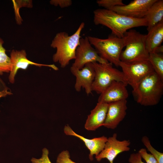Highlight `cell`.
<instances>
[{"mask_svg": "<svg viewBox=\"0 0 163 163\" xmlns=\"http://www.w3.org/2000/svg\"><path fill=\"white\" fill-rule=\"evenodd\" d=\"M128 161L130 163H146L142 161V158L138 152L131 154Z\"/></svg>", "mask_w": 163, "mask_h": 163, "instance_id": "27", "label": "cell"}, {"mask_svg": "<svg viewBox=\"0 0 163 163\" xmlns=\"http://www.w3.org/2000/svg\"><path fill=\"white\" fill-rule=\"evenodd\" d=\"M3 40L0 37V75L3 72H10L12 67L10 58L6 54L3 46Z\"/></svg>", "mask_w": 163, "mask_h": 163, "instance_id": "20", "label": "cell"}, {"mask_svg": "<svg viewBox=\"0 0 163 163\" xmlns=\"http://www.w3.org/2000/svg\"><path fill=\"white\" fill-rule=\"evenodd\" d=\"M127 103L126 100H124L108 104L107 115L103 126L111 129L116 128L126 116Z\"/></svg>", "mask_w": 163, "mask_h": 163, "instance_id": "13", "label": "cell"}, {"mask_svg": "<svg viewBox=\"0 0 163 163\" xmlns=\"http://www.w3.org/2000/svg\"><path fill=\"white\" fill-rule=\"evenodd\" d=\"M148 32L145 39V48L149 53H155L163 40V20Z\"/></svg>", "mask_w": 163, "mask_h": 163, "instance_id": "17", "label": "cell"}, {"mask_svg": "<svg viewBox=\"0 0 163 163\" xmlns=\"http://www.w3.org/2000/svg\"><path fill=\"white\" fill-rule=\"evenodd\" d=\"M50 4L61 8H64L70 6L72 4L71 0H51L50 1Z\"/></svg>", "mask_w": 163, "mask_h": 163, "instance_id": "26", "label": "cell"}, {"mask_svg": "<svg viewBox=\"0 0 163 163\" xmlns=\"http://www.w3.org/2000/svg\"><path fill=\"white\" fill-rule=\"evenodd\" d=\"M148 60L152 65L155 72L163 80V56L161 53H149Z\"/></svg>", "mask_w": 163, "mask_h": 163, "instance_id": "19", "label": "cell"}, {"mask_svg": "<svg viewBox=\"0 0 163 163\" xmlns=\"http://www.w3.org/2000/svg\"><path fill=\"white\" fill-rule=\"evenodd\" d=\"M56 163H77L72 161L70 158L69 152L67 150H63L58 155Z\"/></svg>", "mask_w": 163, "mask_h": 163, "instance_id": "23", "label": "cell"}, {"mask_svg": "<svg viewBox=\"0 0 163 163\" xmlns=\"http://www.w3.org/2000/svg\"><path fill=\"white\" fill-rule=\"evenodd\" d=\"M108 104L98 102L88 116L85 127L88 130L94 131L103 126L105 121Z\"/></svg>", "mask_w": 163, "mask_h": 163, "instance_id": "16", "label": "cell"}, {"mask_svg": "<svg viewBox=\"0 0 163 163\" xmlns=\"http://www.w3.org/2000/svg\"><path fill=\"white\" fill-rule=\"evenodd\" d=\"M12 94L11 91H9V89L7 87H5L4 89L2 90H0V98Z\"/></svg>", "mask_w": 163, "mask_h": 163, "instance_id": "28", "label": "cell"}, {"mask_svg": "<svg viewBox=\"0 0 163 163\" xmlns=\"http://www.w3.org/2000/svg\"><path fill=\"white\" fill-rule=\"evenodd\" d=\"M148 31L163 20V0H157L150 7L144 18Z\"/></svg>", "mask_w": 163, "mask_h": 163, "instance_id": "18", "label": "cell"}, {"mask_svg": "<svg viewBox=\"0 0 163 163\" xmlns=\"http://www.w3.org/2000/svg\"><path fill=\"white\" fill-rule=\"evenodd\" d=\"M97 62L105 63L108 62L102 58L92 47L88 37L81 38L75 52V58L72 66L78 69H82L88 63Z\"/></svg>", "mask_w": 163, "mask_h": 163, "instance_id": "8", "label": "cell"}, {"mask_svg": "<svg viewBox=\"0 0 163 163\" xmlns=\"http://www.w3.org/2000/svg\"><path fill=\"white\" fill-rule=\"evenodd\" d=\"M94 22L96 25H102L110 28L112 34L123 38L128 30L132 28L146 26L144 18H136L118 14L105 9H97L94 11Z\"/></svg>", "mask_w": 163, "mask_h": 163, "instance_id": "1", "label": "cell"}, {"mask_svg": "<svg viewBox=\"0 0 163 163\" xmlns=\"http://www.w3.org/2000/svg\"><path fill=\"white\" fill-rule=\"evenodd\" d=\"M64 131L66 135L76 137L84 142L89 150V157L91 161L93 160L94 155L97 156L102 151L107 139V138L104 136L91 139L86 138L76 133L68 125L65 126Z\"/></svg>", "mask_w": 163, "mask_h": 163, "instance_id": "15", "label": "cell"}, {"mask_svg": "<svg viewBox=\"0 0 163 163\" xmlns=\"http://www.w3.org/2000/svg\"><path fill=\"white\" fill-rule=\"evenodd\" d=\"M130 142L129 140L120 141L117 139V134L114 133L112 136L107 138L102 151L95 158L99 162L103 159L106 158L110 163H113L115 158L119 154L130 150Z\"/></svg>", "mask_w": 163, "mask_h": 163, "instance_id": "9", "label": "cell"}, {"mask_svg": "<svg viewBox=\"0 0 163 163\" xmlns=\"http://www.w3.org/2000/svg\"><path fill=\"white\" fill-rule=\"evenodd\" d=\"M84 26L85 23L82 22L73 34L69 36L65 32H59L52 40L50 46L56 49L53 60L59 63L61 67L65 68L72 60L75 59L76 49L79 45L81 33Z\"/></svg>", "mask_w": 163, "mask_h": 163, "instance_id": "2", "label": "cell"}, {"mask_svg": "<svg viewBox=\"0 0 163 163\" xmlns=\"http://www.w3.org/2000/svg\"><path fill=\"white\" fill-rule=\"evenodd\" d=\"M88 37L90 43L102 58L117 67L119 66L120 55L125 46L123 37L119 38L112 34L105 39Z\"/></svg>", "mask_w": 163, "mask_h": 163, "instance_id": "5", "label": "cell"}, {"mask_svg": "<svg viewBox=\"0 0 163 163\" xmlns=\"http://www.w3.org/2000/svg\"><path fill=\"white\" fill-rule=\"evenodd\" d=\"M138 152L141 156L142 158L144 159L146 163H158L155 158L151 154L147 152L146 149H141Z\"/></svg>", "mask_w": 163, "mask_h": 163, "instance_id": "25", "label": "cell"}, {"mask_svg": "<svg viewBox=\"0 0 163 163\" xmlns=\"http://www.w3.org/2000/svg\"><path fill=\"white\" fill-rule=\"evenodd\" d=\"M92 64L95 72L92 87V91L101 94L115 81L122 82L127 85L122 72L113 68L111 63L94 62Z\"/></svg>", "mask_w": 163, "mask_h": 163, "instance_id": "6", "label": "cell"}, {"mask_svg": "<svg viewBox=\"0 0 163 163\" xmlns=\"http://www.w3.org/2000/svg\"><path fill=\"white\" fill-rule=\"evenodd\" d=\"M49 151L46 148L42 149L41 157L39 158H32L31 159L32 163H52L49 157Z\"/></svg>", "mask_w": 163, "mask_h": 163, "instance_id": "24", "label": "cell"}, {"mask_svg": "<svg viewBox=\"0 0 163 163\" xmlns=\"http://www.w3.org/2000/svg\"><path fill=\"white\" fill-rule=\"evenodd\" d=\"M126 86L121 82H113L100 94L98 102L109 104L126 100L128 96Z\"/></svg>", "mask_w": 163, "mask_h": 163, "instance_id": "14", "label": "cell"}, {"mask_svg": "<svg viewBox=\"0 0 163 163\" xmlns=\"http://www.w3.org/2000/svg\"><path fill=\"white\" fill-rule=\"evenodd\" d=\"M119 66L122 68L125 83L130 85L133 90L145 77L154 71L148 60L130 63L120 61Z\"/></svg>", "mask_w": 163, "mask_h": 163, "instance_id": "7", "label": "cell"}, {"mask_svg": "<svg viewBox=\"0 0 163 163\" xmlns=\"http://www.w3.org/2000/svg\"><path fill=\"white\" fill-rule=\"evenodd\" d=\"M146 34H142L134 30H130L125 34L126 48L121 52L120 61L133 63L148 60L149 53L145 47Z\"/></svg>", "mask_w": 163, "mask_h": 163, "instance_id": "4", "label": "cell"}, {"mask_svg": "<svg viewBox=\"0 0 163 163\" xmlns=\"http://www.w3.org/2000/svg\"><path fill=\"white\" fill-rule=\"evenodd\" d=\"M70 70L72 73L76 78L74 86L76 91H80L82 88L85 89L88 95L91 93L92 91V85L95 77L94 70L92 63L86 64L80 69L72 66Z\"/></svg>", "mask_w": 163, "mask_h": 163, "instance_id": "12", "label": "cell"}, {"mask_svg": "<svg viewBox=\"0 0 163 163\" xmlns=\"http://www.w3.org/2000/svg\"><path fill=\"white\" fill-rule=\"evenodd\" d=\"M96 2L99 6L103 7L104 9L108 10H110L116 6L125 5L122 0H98Z\"/></svg>", "mask_w": 163, "mask_h": 163, "instance_id": "22", "label": "cell"}, {"mask_svg": "<svg viewBox=\"0 0 163 163\" xmlns=\"http://www.w3.org/2000/svg\"><path fill=\"white\" fill-rule=\"evenodd\" d=\"M163 93V80L155 71L145 77L133 91L137 103L145 106L158 104Z\"/></svg>", "mask_w": 163, "mask_h": 163, "instance_id": "3", "label": "cell"}, {"mask_svg": "<svg viewBox=\"0 0 163 163\" xmlns=\"http://www.w3.org/2000/svg\"><path fill=\"white\" fill-rule=\"evenodd\" d=\"M163 52V45H161L158 47L155 50V53H161Z\"/></svg>", "mask_w": 163, "mask_h": 163, "instance_id": "29", "label": "cell"}, {"mask_svg": "<svg viewBox=\"0 0 163 163\" xmlns=\"http://www.w3.org/2000/svg\"><path fill=\"white\" fill-rule=\"evenodd\" d=\"M141 141L146 148L147 151L150 153L156 159L158 163H163V153L157 151L151 145L149 138L146 136H143Z\"/></svg>", "mask_w": 163, "mask_h": 163, "instance_id": "21", "label": "cell"}, {"mask_svg": "<svg viewBox=\"0 0 163 163\" xmlns=\"http://www.w3.org/2000/svg\"><path fill=\"white\" fill-rule=\"evenodd\" d=\"M157 0H134L127 5L117 6L110 10L125 16L136 18H144Z\"/></svg>", "mask_w": 163, "mask_h": 163, "instance_id": "10", "label": "cell"}, {"mask_svg": "<svg viewBox=\"0 0 163 163\" xmlns=\"http://www.w3.org/2000/svg\"><path fill=\"white\" fill-rule=\"evenodd\" d=\"M10 59L12 64L11 70L8 77L9 82L13 84L15 81V77L18 71L20 69L26 70L30 65L39 67L46 66L55 70H58V68L54 64H44L35 63L29 60L27 57L25 50H13L10 53Z\"/></svg>", "mask_w": 163, "mask_h": 163, "instance_id": "11", "label": "cell"}]
</instances>
